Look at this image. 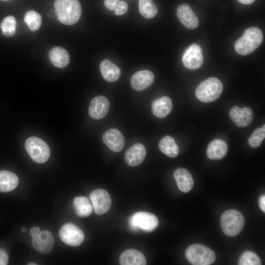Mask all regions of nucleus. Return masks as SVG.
Listing matches in <instances>:
<instances>
[{"instance_id":"nucleus-1","label":"nucleus","mask_w":265,"mask_h":265,"mask_svg":"<svg viewBox=\"0 0 265 265\" xmlns=\"http://www.w3.org/2000/svg\"><path fill=\"white\" fill-rule=\"evenodd\" d=\"M54 10L57 20L66 25L76 24L81 14V7L78 0H55Z\"/></svg>"},{"instance_id":"nucleus-2","label":"nucleus","mask_w":265,"mask_h":265,"mask_svg":"<svg viewBox=\"0 0 265 265\" xmlns=\"http://www.w3.org/2000/svg\"><path fill=\"white\" fill-rule=\"evenodd\" d=\"M263 39V32L260 29L256 27H249L236 42L235 51L241 55L249 54L261 44Z\"/></svg>"},{"instance_id":"nucleus-3","label":"nucleus","mask_w":265,"mask_h":265,"mask_svg":"<svg viewBox=\"0 0 265 265\" xmlns=\"http://www.w3.org/2000/svg\"><path fill=\"white\" fill-rule=\"evenodd\" d=\"M221 82L215 77L208 78L200 83L196 88L197 98L204 103H210L217 100L223 91Z\"/></svg>"},{"instance_id":"nucleus-4","label":"nucleus","mask_w":265,"mask_h":265,"mask_svg":"<svg viewBox=\"0 0 265 265\" xmlns=\"http://www.w3.org/2000/svg\"><path fill=\"white\" fill-rule=\"evenodd\" d=\"M185 256L187 261L193 265H209L215 260L214 251L201 244H193L188 246Z\"/></svg>"},{"instance_id":"nucleus-5","label":"nucleus","mask_w":265,"mask_h":265,"mask_svg":"<svg viewBox=\"0 0 265 265\" xmlns=\"http://www.w3.org/2000/svg\"><path fill=\"white\" fill-rule=\"evenodd\" d=\"M220 224L225 235L234 237L239 234L242 230L244 219L243 215L239 211L230 209L222 214Z\"/></svg>"},{"instance_id":"nucleus-6","label":"nucleus","mask_w":265,"mask_h":265,"mask_svg":"<svg viewBox=\"0 0 265 265\" xmlns=\"http://www.w3.org/2000/svg\"><path fill=\"white\" fill-rule=\"evenodd\" d=\"M25 147L29 157L37 163H43L46 162L50 156L49 146L39 137H28L26 141Z\"/></svg>"},{"instance_id":"nucleus-7","label":"nucleus","mask_w":265,"mask_h":265,"mask_svg":"<svg viewBox=\"0 0 265 265\" xmlns=\"http://www.w3.org/2000/svg\"><path fill=\"white\" fill-rule=\"evenodd\" d=\"M129 224L132 230L150 232L157 228L159 221L156 216L150 212H138L131 216Z\"/></svg>"},{"instance_id":"nucleus-8","label":"nucleus","mask_w":265,"mask_h":265,"mask_svg":"<svg viewBox=\"0 0 265 265\" xmlns=\"http://www.w3.org/2000/svg\"><path fill=\"white\" fill-rule=\"evenodd\" d=\"M59 235L65 243L72 246L80 245L84 239L82 231L78 226L71 223H66L62 226Z\"/></svg>"},{"instance_id":"nucleus-9","label":"nucleus","mask_w":265,"mask_h":265,"mask_svg":"<svg viewBox=\"0 0 265 265\" xmlns=\"http://www.w3.org/2000/svg\"><path fill=\"white\" fill-rule=\"evenodd\" d=\"M184 66L190 70L199 68L203 62V55L201 47L197 44H192L184 53L182 58Z\"/></svg>"},{"instance_id":"nucleus-10","label":"nucleus","mask_w":265,"mask_h":265,"mask_svg":"<svg viewBox=\"0 0 265 265\" xmlns=\"http://www.w3.org/2000/svg\"><path fill=\"white\" fill-rule=\"evenodd\" d=\"M95 213L98 215L106 213L111 205V199L109 193L103 189H97L90 195Z\"/></svg>"},{"instance_id":"nucleus-11","label":"nucleus","mask_w":265,"mask_h":265,"mask_svg":"<svg viewBox=\"0 0 265 265\" xmlns=\"http://www.w3.org/2000/svg\"><path fill=\"white\" fill-rule=\"evenodd\" d=\"M229 116L236 126L239 128H244L252 123L254 113L249 107L239 108L237 106H234L230 109Z\"/></svg>"},{"instance_id":"nucleus-12","label":"nucleus","mask_w":265,"mask_h":265,"mask_svg":"<svg viewBox=\"0 0 265 265\" xmlns=\"http://www.w3.org/2000/svg\"><path fill=\"white\" fill-rule=\"evenodd\" d=\"M32 244L34 248L42 254H47L53 249L54 238L49 231H40L38 234L32 238Z\"/></svg>"},{"instance_id":"nucleus-13","label":"nucleus","mask_w":265,"mask_h":265,"mask_svg":"<svg viewBox=\"0 0 265 265\" xmlns=\"http://www.w3.org/2000/svg\"><path fill=\"white\" fill-rule=\"evenodd\" d=\"M109 102L104 96H98L93 98L90 104L88 112L91 117L94 119H101L108 113Z\"/></svg>"},{"instance_id":"nucleus-14","label":"nucleus","mask_w":265,"mask_h":265,"mask_svg":"<svg viewBox=\"0 0 265 265\" xmlns=\"http://www.w3.org/2000/svg\"><path fill=\"white\" fill-rule=\"evenodd\" d=\"M176 15L181 23L187 28L194 29L199 25L198 18L187 4L179 5L176 10Z\"/></svg>"},{"instance_id":"nucleus-15","label":"nucleus","mask_w":265,"mask_h":265,"mask_svg":"<svg viewBox=\"0 0 265 265\" xmlns=\"http://www.w3.org/2000/svg\"><path fill=\"white\" fill-rule=\"evenodd\" d=\"M104 143L112 151L118 152L125 144L124 137L120 131L116 129L107 130L103 135Z\"/></svg>"},{"instance_id":"nucleus-16","label":"nucleus","mask_w":265,"mask_h":265,"mask_svg":"<svg viewBox=\"0 0 265 265\" xmlns=\"http://www.w3.org/2000/svg\"><path fill=\"white\" fill-rule=\"evenodd\" d=\"M154 80V75L151 71L147 70H141L132 75L130 83L133 89L141 91L150 86Z\"/></svg>"},{"instance_id":"nucleus-17","label":"nucleus","mask_w":265,"mask_h":265,"mask_svg":"<svg viewBox=\"0 0 265 265\" xmlns=\"http://www.w3.org/2000/svg\"><path fill=\"white\" fill-rule=\"evenodd\" d=\"M146 154L144 146L140 143H136L126 151L124 156L125 160L129 166H136L143 162Z\"/></svg>"},{"instance_id":"nucleus-18","label":"nucleus","mask_w":265,"mask_h":265,"mask_svg":"<svg viewBox=\"0 0 265 265\" xmlns=\"http://www.w3.org/2000/svg\"><path fill=\"white\" fill-rule=\"evenodd\" d=\"M174 177L178 188L182 192H188L193 186L192 177L186 169L179 168L176 169L174 172Z\"/></svg>"},{"instance_id":"nucleus-19","label":"nucleus","mask_w":265,"mask_h":265,"mask_svg":"<svg viewBox=\"0 0 265 265\" xmlns=\"http://www.w3.org/2000/svg\"><path fill=\"white\" fill-rule=\"evenodd\" d=\"M100 69L103 78L109 82L117 81L121 76L120 69L108 59L101 62Z\"/></svg>"},{"instance_id":"nucleus-20","label":"nucleus","mask_w":265,"mask_h":265,"mask_svg":"<svg viewBox=\"0 0 265 265\" xmlns=\"http://www.w3.org/2000/svg\"><path fill=\"white\" fill-rule=\"evenodd\" d=\"M119 262L122 265H145L146 260L141 252L135 249H128L120 255Z\"/></svg>"},{"instance_id":"nucleus-21","label":"nucleus","mask_w":265,"mask_h":265,"mask_svg":"<svg viewBox=\"0 0 265 265\" xmlns=\"http://www.w3.org/2000/svg\"><path fill=\"white\" fill-rule=\"evenodd\" d=\"M172 109V103L168 97L163 96L155 100L152 104V110L158 118L165 117Z\"/></svg>"},{"instance_id":"nucleus-22","label":"nucleus","mask_w":265,"mask_h":265,"mask_svg":"<svg viewBox=\"0 0 265 265\" xmlns=\"http://www.w3.org/2000/svg\"><path fill=\"white\" fill-rule=\"evenodd\" d=\"M227 151L228 146L226 143L221 139H216L209 144L206 154L210 159L216 160L223 158Z\"/></svg>"},{"instance_id":"nucleus-23","label":"nucleus","mask_w":265,"mask_h":265,"mask_svg":"<svg viewBox=\"0 0 265 265\" xmlns=\"http://www.w3.org/2000/svg\"><path fill=\"white\" fill-rule=\"evenodd\" d=\"M49 56L52 63L59 68L65 67L70 61V57L68 52L60 47L53 48L50 51Z\"/></svg>"},{"instance_id":"nucleus-24","label":"nucleus","mask_w":265,"mask_h":265,"mask_svg":"<svg viewBox=\"0 0 265 265\" xmlns=\"http://www.w3.org/2000/svg\"><path fill=\"white\" fill-rule=\"evenodd\" d=\"M19 179L13 172L0 171V192H9L14 189L18 186Z\"/></svg>"},{"instance_id":"nucleus-25","label":"nucleus","mask_w":265,"mask_h":265,"mask_svg":"<svg viewBox=\"0 0 265 265\" xmlns=\"http://www.w3.org/2000/svg\"><path fill=\"white\" fill-rule=\"evenodd\" d=\"M160 150L170 158L176 157L179 152V147L174 139L170 136L163 137L159 143Z\"/></svg>"},{"instance_id":"nucleus-26","label":"nucleus","mask_w":265,"mask_h":265,"mask_svg":"<svg viewBox=\"0 0 265 265\" xmlns=\"http://www.w3.org/2000/svg\"><path fill=\"white\" fill-rule=\"evenodd\" d=\"M73 206L77 214L80 217L89 216L92 212V207L88 199L84 196L74 198Z\"/></svg>"},{"instance_id":"nucleus-27","label":"nucleus","mask_w":265,"mask_h":265,"mask_svg":"<svg viewBox=\"0 0 265 265\" xmlns=\"http://www.w3.org/2000/svg\"><path fill=\"white\" fill-rule=\"evenodd\" d=\"M138 8L141 15L147 19L153 18L158 12V9L152 0H139Z\"/></svg>"},{"instance_id":"nucleus-28","label":"nucleus","mask_w":265,"mask_h":265,"mask_svg":"<svg viewBox=\"0 0 265 265\" xmlns=\"http://www.w3.org/2000/svg\"><path fill=\"white\" fill-rule=\"evenodd\" d=\"M24 21L29 28L31 31H34L40 28L42 24V18L38 12L29 10L26 13Z\"/></svg>"},{"instance_id":"nucleus-29","label":"nucleus","mask_w":265,"mask_h":265,"mask_svg":"<svg viewBox=\"0 0 265 265\" xmlns=\"http://www.w3.org/2000/svg\"><path fill=\"white\" fill-rule=\"evenodd\" d=\"M17 22L14 17L8 16L1 21L0 28L3 35L7 37L13 36L16 33Z\"/></svg>"},{"instance_id":"nucleus-30","label":"nucleus","mask_w":265,"mask_h":265,"mask_svg":"<svg viewBox=\"0 0 265 265\" xmlns=\"http://www.w3.org/2000/svg\"><path fill=\"white\" fill-rule=\"evenodd\" d=\"M265 137V125L257 128L248 138V144L252 148L259 147Z\"/></svg>"},{"instance_id":"nucleus-31","label":"nucleus","mask_w":265,"mask_h":265,"mask_svg":"<svg viewBox=\"0 0 265 265\" xmlns=\"http://www.w3.org/2000/svg\"><path fill=\"white\" fill-rule=\"evenodd\" d=\"M239 265H260L261 261L259 257L254 252L246 251L239 258Z\"/></svg>"},{"instance_id":"nucleus-32","label":"nucleus","mask_w":265,"mask_h":265,"mask_svg":"<svg viewBox=\"0 0 265 265\" xmlns=\"http://www.w3.org/2000/svg\"><path fill=\"white\" fill-rule=\"evenodd\" d=\"M128 9L127 3L123 0L119 1L113 11L115 15L120 16L126 13Z\"/></svg>"},{"instance_id":"nucleus-33","label":"nucleus","mask_w":265,"mask_h":265,"mask_svg":"<svg viewBox=\"0 0 265 265\" xmlns=\"http://www.w3.org/2000/svg\"><path fill=\"white\" fill-rule=\"evenodd\" d=\"M119 1V0H105V6L108 10L113 11Z\"/></svg>"},{"instance_id":"nucleus-34","label":"nucleus","mask_w":265,"mask_h":265,"mask_svg":"<svg viewBox=\"0 0 265 265\" xmlns=\"http://www.w3.org/2000/svg\"><path fill=\"white\" fill-rule=\"evenodd\" d=\"M8 261V256L6 252L0 248V265H6Z\"/></svg>"},{"instance_id":"nucleus-35","label":"nucleus","mask_w":265,"mask_h":265,"mask_svg":"<svg viewBox=\"0 0 265 265\" xmlns=\"http://www.w3.org/2000/svg\"><path fill=\"white\" fill-rule=\"evenodd\" d=\"M259 206L261 209V210L265 212V196L263 195L261 196L259 199Z\"/></svg>"},{"instance_id":"nucleus-36","label":"nucleus","mask_w":265,"mask_h":265,"mask_svg":"<svg viewBox=\"0 0 265 265\" xmlns=\"http://www.w3.org/2000/svg\"><path fill=\"white\" fill-rule=\"evenodd\" d=\"M40 232V229L38 227H33L30 230V234L32 238L37 236Z\"/></svg>"},{"instance_id":"nucleus-37","label":"nucleus","mask_w":265,"mask_h":265,"mask_svg":"<svg viewBox=\"0 0 265 265\" xmlns=\"http://www.w3.org/2000/svg\"><path fill=\"white\" fill-rule=\"evenodd\" d=\"M48 16L51 18H54L57 16L55 10L53 9H51L48 11Z\"/></svg>"},{"instance_id":"nucleus-38","label":"nucleus","mask_w":265,"mask_h":265,"mask_svg":"<svg viewBox=\"0 0 265 265\" xmlns=\"http://www.w3.org/2000/svg\"><path fill=\"white\" fill-rule=\"evenodd\" d=\"M240 3L244 4H250L252 3L255 0H238Z\"/></svg>"},{"instance_id":"nucleus-39","label":"nucleus","mask_w":265,"mask_h":265,"mask_svg":"<svg viewBox=\"0 0 265 265\" xmlns=\"http://www.w3.org/2000/svg\"><path fill=\"white\" fill-rule=\"evenodd\" d=\"M26 228H25V227H23L22 229H21V231L22 233H25L26 232Z\"/></svg>"},{"instance_id":"nucleus-40","label":"nucleus","mask_w":265,"mask_h":265,"mask_svg":"<svg viewBox=\"0 0 265 265\" xmlns=\"http://www.w3.org/2000/svg\"><path fill=\"white\" fill-rule=\"evenodd\" d=\"M28 265H37V264H35V263H29V264H28Z\"/></svg>"},{"instance_id":"nucleus-41","label":"nucleus","mask_w":265,"mask_h":265,"mask_svg":"<svg viewBox=\"0 0 265 265\" xmlns=\"http://www.w3.org/2000/svg\"><path fill=\"white\" fill-rule=\"evenodd\" d=\"M4 0V1H5V0Z\"/></svg>"}]
</instances>
